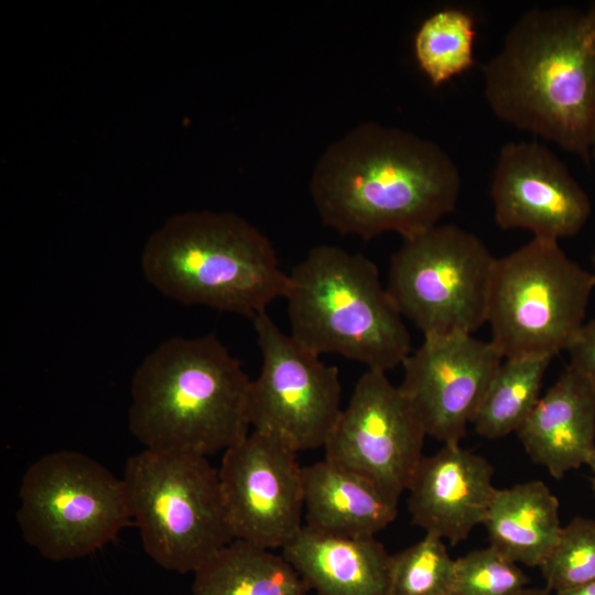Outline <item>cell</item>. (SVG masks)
Returning a JSON list of instances; mask_svg holds the SVG:
<instances>
[{
	"mask_svg": "<svg viewBox=\"0 0 595 595\" xmlns=\"http://www.w3.org/2000/svg\"><path fill=\"white\" fill-rule=\"evenodd\" d=\"M459 192L457 165L441 145L371 121L328 145L310 180L322 223L364 240L426 231L455 209Z\"/></svg>",
	"mask_w": 595,
	"mask_h": 595,
	"instance_id": "cell-1",
	"label": "cell"
},
{
	"mask_svg": "<svg viewBox=\"0 0 595 595\" xmlns=\"http://www.w3.org/2000/svg\"><path fill=\"white\" fill-rule=\"evenodd\" d=\"M491 111L591 161L595 132V6L536 8L483 66Z\"/></svg>",
	"mask_w": 595,
	"mask_h": 595,
	"instance_id": "cell-2",
	"label": "cell"
},
{
	"mask_svg": "<svg viewBox=\"0 0 595 595\" xmlns=\"http://www.w3.org/2000/svg\"><path fill=\"white\" fill-rule=\"evenodd\" d=\"M250 386L214 334L171 337L132 376L129 431L148 450L225 452L249 434Z\"/></svg>",
	"mask_w": 595,
	"mask_h": 595,
	"instance_id": "cell-3",
	"label": "cell"
},
{
	"mask_svg": "<svg viewBox=\"0 0 595 595\" xmlns=\"http://www.w3.org/2000/svg\"><path fill=\"white\" fill-rule=\"evenodd\" d=\"M140 263L165 298L251 320L289 286L269 238L231 212L171 216L145 241Z\"/></svg>",
	"mask_w": 595,
	"mask_h": 595,
	"instance_id": "cell-4",
	"label": "cell"
},
{
	"mask_svg": "<svg viewBox=\"0 0 595 595\" xmlns=\"http://www.w3.org/2000/svg\"><path fill=\"white\" fill-rule=\"evenodd\" d=\"M284 299L291 335L316 353L388 371L410 355L402 314L377 266L358 252L320 245L289 273Z\"/></svg>",
	"mask_w": 595,
	"mask_h": 595,
	"instance_id": "cell-5",
	"label": "cell"
},
{
	"mask_svg": "<svg viewBox=\"0 0 595 595\" xmlns=\"http://www.w3.org/2000/svg\"><path fill=\"white\" fill-rule=\"evenodd\" d=\"M122 480L143 550L159 566L194 574L234 540L207 456L143 448L127 459Z\"/></svg>",
	"mask_w": 595,
	"mask_h": 595,
	"instance_id": "cell-6",
	"label": "cell"
},
{
	"mask_svg": "<svg viewBox=\"0 0 595 595\" xmlns=\"http://www.w3.org/2000/svg\"><path fill=\"white\" fill-rule=\"evenodd\" d=\"M594 288L593 273L558 241L533 237L496 258L486 321L490 342L504 358H553L583 326Z\"/></svg>",
	"mask_w": 595,
	"mask_h": 595,
	"instance_id": "cell-7",
	"label": "cell"
},
{
	"mask_svg": "<svg viewBox=\"0 0 595 595\" xmlns=\"http://www.w3.org/2000/svg\"><path fill=\"white\" fill-rule=\"evenodd\" d=\"M17 521L24 541L54 562L88 556L132 524L122 478L73 450L45 454L25 469Z\"/></svg>",
	"mask_w": 595,
	"mask_h": 595,
	"instance_id": "cell-8",
	"label": "cell"
},
{
	"mask_svg": "<svg viewBox=\"0 0 595 595\" xmlns=\"http://www.w3.org/2000/svg\"><path fill=\"white\" fill-rule=\"evenodd\" d=\"M495 261L476 235L436 225L403 239L386 288L423 336L473 334L487 321Z\"/></svg>",
	"mask_w": 595,
	"mask_h": 595,
	"instance_id": "cell-9",
	"label": "cell"
},
{
	"mask_svg": "<svg viewBox=\"0 0 595 595\" xmlns=\"http://www.w3.org/2000/svg\"><path fill=\"white\" fill-rule=\"evenodd\" d=\"M252 323L262 359L249 393L252 431L273 435L295 452L324 447L343 410L337 367L284 334L267 312Z\"/></svg>",
	"mask_w": 595,
	"mask_h": 595,
	"instance_id": "cell-10",
	"label": "cell"
},
{
	"mask_svg": "<svg viewBox=\"0 0 595 595\" xmlns=\"http://www.w3.org/2000/svg\"><path fill=\"white\" fill-rule=\"evenodd\" d=\"M426 433L386 372L367 369L328 436L325 458L377 485L399 501L423 458Z\"/></svg>",
	"mask_w": 595,
	"mask_h": 595,
	"instance_id": "cell-11",
	"label": "cell"
},
{
	"mask_svg": "<svg viewBox=\"0 0 595 595\" xmlns=\"http://www.w3.org/2000/svg\"><path fill=\"white\" fill-rule=\"evenodd\" d=\"M296 453L258 431L224 452L218 468L234 540L282 549L302 529L303 476Z\"/></svg>",
	"mask_w": 595,
	"mask_h": 595,
	"instance_id": "cell-12",
	"label": "cell"
},
{
	"mask_svg": "<svg viewBox=\"0 0 595 595\" xmlns=\"http://www.w3.org/2000/svg\"><path fill=\"white\" fill-rule=\"evenodd\" d=\"M504 357L472 334L424 336L399 385L426 435L459 443Z\"/></svg>",
	"mask_w": 595,
	"mask_h": 595,
	"instance_id": "cell-13",
	"label": "cell"
},
{
	"mask_svg": "<svg viewBox=\"0 0 595 595\" xmlns=\"http://www.w3.org/2000/svg\"><path fill=\"white\" fill-rule=\"evenodd\" d=\"M495 220L502 229H526L558 241L580 232L591 202L566 166L537 141L506 143L490 183Z\"/></svg>",
	"mask_w": 595,
	"mask_h": 595,
	"instance_id": "cell-14",
	"label": "cell"
},
{
	"mask_svg": "<svg viewBox=\"0 0 595 595\" xmlns=\"http://www.w3.org/2000/svg\"><path fill=\"white\" fill-rule=\"evenodd\" d=\"M494 467L459 443L444 444L421 459L408 487L412 522L452 545L484 522L497 490Z\"/></svg>",
	"mask_w": 595,
	"mask_h": 595,
	"instance_id": "cell-15",
	"label": "cell"
},
{
	"mask_svg": "<svg viewBox=\"0 0 595 595\" xmlns=\"http://www.w3.org/2000/svg\"><path fill=\"white\" fill-rule=\"evenodd\" d=\"M516 433L533 463L563 478L595 453L594 390L567 367Z\"/></svg>",
	"mask_w": 595,
	"mask_h": 595,
	"instance_id": "cell-16",
	"label": "cell"
},
{
	"mask_svg": "<svg viewBox=\"0 0 595 595\" xmlns=\"http://www.w3.org/2000/svg\"><path fill=\"white\" fill-rule=\"evenodd\" d=\"M282 555L316 595H389L390 558L375 537H335L302 527Z\"/></svg>",
	"mask_w": 595,
	"mask_h": 595,
	"instance_id": "cell-17",
	"label": "cell"
},
{
	"mask_svg": "<svg viewBox=\"0 0 595 595\" xmlns=\"http://www.w3.org/2000/svg\"><path fill=\"white\" fill-rule=\"evenodd\" d=\"M304 527L326 536L375 537L394 521L398 501L368 478L327 458L303 466Z\"/></svg>",
	"mask_w": 595,
	"mask_h": 595,
	"instance_id": "cell-18",
	"label": "cell"
},
{
	"mask_svg": "<svg viewBox=\"0 0 595 595\" xmlns=\"http://www.w3.org/2000/svg\"><path fill=\"white\" fill-rule=\"evenodd\" d=\"M559 500L542 480L496 490L485 524L490 545L517 564L539 566L553 549L562 526Z\"/></svg>",
	"mask_w": 595,
	"mask_h": 595,
	"instance_id": "cell-19",
	"label": "cell"
},
{
	"mask_svg": "<svg viewBox=\"0 0 595 595\" xmlns=\"http://www.w3.org/2000/svg\"><path fill=\"white\" fill-rule=\"evenodd\" d=\"M281 554L232 540L194 573L192 595H309Z\"/></svg>",
	"mask_w": 595,
	"mask_h": 595,
	"instance_id": "cell-20",
	"label": "cell"
},
{
	"mask_svg": "<svg viewBox=\"0 0 595 595\" xmlns=\"http://www.w3.org/2000/svg\"><path fill=\"white\" fill-rule=\"evenodd\" d=\"M552 358H505L496 370L470 423L489 440L504 437L522 425L540 399Z\"/></svg>",
	"mask_w": 595,
	"mask_h": 595,
	"instance_id": "cell-21",
	"label": "cell"
},
{
	"mask_svg": "<svg viewBox=\"0 0 595 595\" xmlns=\"http://www.w3.org/2000/svg\"><path fill=\"white\" fill-rule=\"evenodd\" d=\"M475 37L472 14L457 8L436 11L421 23L414 36V56L434 87L474 65Z\"/></svg>",
	"mask_w": 595,
	"mask_h": 595,
	"instance_id": "cell-22",
	"label": "cell"
},
{
	"mask_svg": "<svg viewBox=\"0 0 595 595\" xmlns=\"http://www.w3.org/2000/svg\"><path fill=\"white\" fill-rule=\"evenodd\" d=\"M455 560L440 537L425 533L390 558L389 595H453Z\"/></svg>",
	"mask_w": 595,
	"mask_h": 595,
	"instance_id": "cell-23",
	"label": "cell"
},
{
	"mask_svg": "<svg viewBox=\"0 0 595 595\" xmlns=\"http://www.w3.org/2000/svg\"><path fill=\"white\" fill-rule=\"evenodd\" d=\"M540 570L550 592L595 581V519L575 517L562 527Z\"/></svg>",
	"mask_w": 595,
	"mask_h": 595,
	"instance_id": "cell-24",
	"label": "cell"
},
{
	"mask_svg": "<svg viewBox=\"0 0 595 595\" xmlns=\"http://www.w3.org/2000/svg\"><path fill=\"white\" fill-rule=\"evenodd\" d=\"M529 577L491 545L455 560L453 595H518Z\"/></svg>",
	"mask_w": 595,
	"mask_h": 595,
	"instance_id": "cell-25",
	"label": "cell"
},
{
	"mask_svg": "<svg viewBox=\"0 0 595 595\" xmlns=\"http://www.w3.org/2000/svg\"><path fill=\"white\" fill-rule=\"evenodd\" d=\"M570 366L595 392V318L584 323L566 349Z\"/></svg>",
	"mask_w": 595,
	"mask_h": 595,
	"instance_id": "cell-26",
	"label": "cell"
},
{
	"mask_svg": "<svg viewBox=\"0 0 595 595\" xmlns=\"http://www.w3.org/2000/svg\"><path fill=\"white\" fill-rule=\"evenodd\" d=\"M555 595H595V581L555 593Z\"/></svg>",
	"mask_w": 595,
	"mask_h": 595,
	"instance_id": "cell-27",
	"label": "cell"
},
{
	"mask_svg": "<svg viewBox=\"0 0 595 595\" xmlns=\"http://www.w3.org/2000/svg\"><path fill=\"white\" fill-rule=\"evenodd\" d=\"M518 595H550L547 587H526Z\"/></svg>",
	"mask_w": 595,
	"mask_h": 595,
	"instance_id": "cell-28",
	"label": "cell"
},
{
	"mask_svg": "<svg viewBox=\"0 0 595 595\" xmlns=\"http://www.w3.org/2000/svg\"><path fill=\"white\" fill-rule=\"evenodd\" d=\"M586 466L591 469L592 477H591V487L593 490V494L595 496V453L591 456L588 459Z\"/></svg>",
	"mask_w": 595,
	"mask_h": 595,
	"instance_id": "cell-29",
	"label": "cell"
},
{
	"mask_svg": "<svg viewBox=\"0 0 595 595\" xmlns=\"http://www.w3.org/2000/svg\"><path fill=\"white\" fill-rule=\"evenodd\" d=\"M591 156L594 159L595 161V132H594V136H593V140H592V144H591Z\"/></svg>",
	"mask_w": 595,
	"mask_h": 595,
	"instance_id": "cell-30",
	"label": "cell"
},
{
	"mask_svg": "<svg viewBox=\"0 0 595 595\" xmlns=\"http://www.w3.org/2000/svg\"><path fill=\"white\" fill-rule=\"evenodd\" d=\"M592 262H593V268H594V271L592 273H593V275L595 278V249H594V252H593Z\"/></svg>",
	"mask_w": 595,
	"mask_h": 595,
	"instance_id": "cell-31",
	"label": "cell"
}]
</instances>
